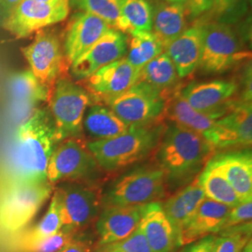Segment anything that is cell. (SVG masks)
<instances>
[{
  "label": "cell",
  "instance_id": "1",
  "mask_svg": "<svg viewBox=\"0 0 252 252\" xmlns=\"http://www.w3.org/2000/svg\"><path fill=\"white\" fill-rule=\"evenodd\" d=\"M214 151L203 135L169 123L154 152V162L165 173L168 189H180L198 176Z\"/></svg>",
  "mask_w": 252,
  "mask_h": 252
},
{
  "label": "cell",
  "instance_id": "2",
  "mask_svg": "<svg viewBox=\"0 0 252 252\" xmlns=\"http://www.w3.org/2000/svg\"><path fill=\"white\" fill-rule=\"evenodd\" d=\"M58 144L52 115L47 109L36 108L16 133L11 159L13 180L32 183L48 181V163Z\"/></svg>",
  "mask_w": 252,
  "mask_h": 252
},
{
  "label": "cell",
  "instance_id": "3",
  "mask_svg": "<svg viewBox=\"0 0 252 252\" xmlns=\"http://www.w3.org/2000/svg\"><path fill=\"white\" fill-rule=\"evenodd\" d=\"M165 126L166 124L160 121L133 127L125 134L108 139L89 141L86 146L103 171H118L143 162L154 153Z\"/></svg>",
  "mask_w": 252,
  "mask_h": 252
},
{
  "label": "cell",
  "instance_id": "4",
  "mask_svg": "<svg viewBox=\"0 0 252 252\" xmlns=\"http://www.w3.org/2000/svg\"><path fill=\"white\" fill-rule=\"evenodd\" d=\"M168 190L166 175L155 162L121 174L102 189V207L145 206L160 202Z\"/></svg>",
  "mask_w": 252,
  "mask_h": 252
},
{
  "label": "cell",
  "instance_id": "5",
  "mask_svg": "<svg viewBox=\"0 0 252 252\" xmlns=\"http://www.w3.org/2000/svg\"><path fill=\"white\" fill-rule=\"evenodd\" d=\"M53 185L12 180L0 193V228L16 232L27 225L49 198Z\"/></svg>",
  "mask_w": 252,
  "mask_h": 252
},
{
  "label": "cell",
  "instance_id": "6",
  "mask_svg": "<svg viewBox=\"0 0 252 252\" xmlns=\"http://www.w3.org/2000/svg\"><path fill=\"white\" fill-rule=\"evenodd\" d=\"M102 172L83 138L71 137L54 149L47 167V180L52 185L66 180L98 184Z\"/></svg>",
  "mask_w": 252,
  "mask_h": 252
},
{
  "label": "cell",
  "instance_id": "7",
  "mask_svg": "<svg viewBox=\"0 0 252 252\" xmlns=\"http://www.w3.org/2000/svg\"><path fill=\"white\" fill-rule=\"evenodd\" d=\"M49 102L58 142L81 137L83 118L92 103L90 94L69 79L61 77L54 83Z\"/></svg>",
  "mask_w": 252,
  "mask_h": 252
},
{
  "label": "cell",
  "instance_id": "8",
  "mask_svg": "<svg viewBox=\"0 0 252 252\" xmlns=\"http://www.w3.org/2000/svg\"><path fill=\"white\" fill-rule=\"evenodd\" d=\"M239 36L231 26L211 22L203 25L200 70L206 74L225 72L249 58Z\"/></svg>",
  "mask_w": 252,
  "mask_h": 252
},
{
  "label": "cell",
  "instance_id": "9",
  "mask_svg": "<svg viewBox=\"0 0 252 252\" xmlns=\"http://www.w3.org/2000/svg\"><path fill=\"white\" fill-rule=\"evenodd\" d=\"M57 195L62 227L75 232L94 221L102 208V189L95 183L64 182L54 191Z\"/></svg>",
  "mask_w": 252,
  "mask_h": 252
},
{
  "label": "cell",
  "instance_id": "10",
  "mask_svg": "<svg viewBox=\"0 0 252 252\" xmlns=\"http://www.w3.org/2000/svg\"><path fill=\"white\" fill-rule=\"evenodd\" d=\"M165 94L143 82L109 100V108L130 128L160 122L165 104Z\"/></svg>",
  "mask_w": 252,
  "mask_h": 252
},
{
  "label": "cell",
  "instance_id": "11",
  "mask_svg": "<svg viewBox=\"0 0 252 252\" xmlns=\"http://www.w3.org/2000/svg\"><path fill=\"white\" fill-rule=\"evenodd\" d=\"M69 0L54 4L23 0L2 27L13 36L26 37L63 21L69 13Z\"/></svg>",
  "mask_w": 252,
  "mask_h": 252
},
{
  "label": "cell",
  "instance_id": "12",
  "mask_svg": "<svg viewBox=\"0 0 252 252\" xmlns=\"http://www.w3.org/2000/svg\"><path fill=\"white\" fill-rule=\"evenodd\" d=\"M31 72L36 79L49 87L54 88V83L61 78L64 68V58L58 36L54 32L41 29L37 31L34 41L22 49Z\"/></svg>",
  "mask_w": 252,
  "mask_h": 252
},
{
  "label": "cell",
  "instance_id": "13",
  "mask_svg": "<svg viewBox=\"0 0 252 252\" xmlns=\"http://www.w3.org/2000/svg\"><path fill=\"white\" fill-rule=\"evenodd\" d=\"M238 85L233 81L191 82L180 90L181 95L199 112L220 119L237 105L234 99Z\"/></svg>",
  "mask_w": 252,
  "mask_h": 252
},
{
  "label": "cell",
  "instance_id": "14",
  "mask_svg": "<svg viewBox=\"0 0 252 252\" xmlns=\"http://www.w3.org/2000/svg\"><path fill=\"white\" fill-rule=\"evenodd\" d=\"M205 138L215 150L245 149L252 142V101L241 100L218 119Z\"/></svg>",
  "mask_w": 252,
  "mask_h": 252
},
{
  "label": "cell",
  "instance_id": "15",
  "mask_svg": "<svg viewBox=\"0 0 252 252\" xmlns=\"http://www.w3.org/2000/svg\"><path fill=\"white\" fill-rule=\"evenodd\" d=\"M139 73L126 58H122L103 66L84 81L92 97L108 103L134 86Z\"/></svg>",
  "mask_w": 252,
  "mask_h": 252
},
{
  "label": "cell",
  "instance_id": "16",
  "mask_svg": "<svg viewBox=\"0 0 252 252\" xmlns=\"http://www.w3.org/2000/svg\"><path fill=\"white\" fill-rule=\"evenodd\" d=\"M128 47L125 33L109 29L99 40L70 64L76 80H86L108 63L125 57Z\"/></svg>",
  "mask_w": 252,
  "mask_h": 252
},
{
  "label": "cell",
  "instance_id": "17",
  "mask_svg": "<svg viewBox=\"0 0 252 252\" xmlns=\"http://www.w3.org/2000/svg\"><path fill=\"white\" fill-rule=\"evenodd\" d=\"M110 27L95 15L81 11L70 21L64 39L66 63L71 64L104 36Z\"/></svg>",
  "mask_w": 252,
  "mask_h": 252
},
{
  "label": "cell",
  "instance_id": "18",
  "mask_svg": "<svg viewBox=\"0 0 252 252\" xmlns=\"http://www.w3.org/2000/svg\"><path fill=\"white\" fill-rule=\"evenodd\" d=\"M231 208L206 197L181 228L178 240L179 247L193 243L211 234H218L223 228Z\"/></svg>",
  "mask_w": 252,
  "mask_h": 252
},
{
  "label": "cell",
  "instance_id": "19",
  "mask_svg": "<svg viewBox=\"0 0 252 252\" xmlns=\"http://www.w3.org/2000/svg\"><path fill=\"white\" fill-rule=\"evenodd\" d=\"M146 206L102 207L95 226L99 246L122 241L135 232Z\"/></svg>",
  "mask_w": 252,
  "mask_h": 252
},
{
  "label": "cell",
  "instance_id": "20",
  "mask_svg": "<svg viewBox=\"0 0 252 252\" xmlns=\"http://www.w3.org/2000/svg\"><path fill=\"white\" fill-rule=\"evenodd\" d=\"M241 200L252 198V155L248 148L219 153L210 159Z\"/></svg>",
  "mask_w": 252,
  "mask_h": 252
},
{
  "label": "cell",
  "instance_id": "21",
  "mask_svg": "<svg viewBox=\"0 0 252 252\" xmlns=\"http://www.w3.org/2000/svg\"><path fill=\"white\" fill-rule=\"evenodd\" d=\"M138 228L144 234L153 252H171L179 247L175 229L160 202L146 206Z\"/></svg>",
  "mask_w": 252,
  "mask_h": 252
},
{
  "label": "cell",
  "instance_id": "22",
  "mask_svg": "<svg viewBox=\"0 0 252 252\" xmlns=\"http://www.w3.org/2000/svg\"><path fill=\"white\" fill-rule=\"evenodd\" d=\"M203 25L187 28L164 50L174 63L178 76L183 79L198 67L202 53Z\"/></svg>",
  "mask_w": 252,
  "mask_h": 252
},
{
  "label": "cell",
  "instance_id": "23",
  "mask_svg": "<svg viewBox=\"0 0 252 252\" xmlns=\"http://www.w3.org/2000/svg\"><path fill=\"white\" fill-rule=\"evenodd\" d=\"M9 92L13 105L25 113L26 120L37 105L49 101L52 94V90L38 81L31 70L12 75L9 80Z\"/></svg>",
  "mask_w": 252,
  "mask_h": 252
},
{
  "label": "cell",
  "instance_id": "24",
  "mask_svg": "<svg viewBox=\"0 0 252 252\" xmlns=\"http://www.w3.org/2000/svg\"><path fill=\"white\" fill-rule=\"evenodd\" d=\"M162 119L185 129L195 132L204 137L215 125L217 118L203 114L192 108L181 95L180 90L173 91L166 97Z\"/></svg>",
  "mask_w": 252,
  "mask_h": 252
},
{
  "label": "cell",
  "instance_id": "25",
  "mask_svg": "<svg viewBox=\"0 0 252 252\" xmlns=\"http://www.w3.org/2000/svg\"><path fill=\"white\" fill-rule=\"evenodd\" d=\"M205 198L206 195L200 185L197 176L194 180L178 189L171 197L162 204L165 215L175 229L178 240L181 228L188 221L200 203Z\"/></svg>",
  "mask_w": 252,
  "mask_h": 252
},
{
  "label": "cell",
  "instance_id": "26",
  "mask_svg": "<svg viewBox=\"0 0 252 252\" xmlns=\"http://www.w3.org/2000/svg\"><path fill=\"white\" fill-rule=\"evenodd\" d=\"M186 6L167 2L153 7V32L165 49L187 29Z\"/></svg>",
  "mask_w": 252,
  "mask_h": 252
},
{
  "label": "cell",
  "instance_id": "27",
  "mask_svg": "<svg viewBox=\"0 0 252 252\" xmlns=\"http://www.w3.org/2000/svg\"><path fill=\"white\" fill-rule=\"evenodd\" d=\"M82 128L93 139L92 141L112 138L130 129L110 108L102 104H94L87 108Z\"/></svg>",
  "mask_w": 252,
  "mask_h": 252
},
{
  "label": "cell",
  "instance_id": "28",
  "mask_svg": "<svg viewBox=\"0 0 252 252\" xmlns=\"http://www.w3.org/2000/svg\"><path fill=\"white\" fill-rule=\"evenodd\" d=\"M179 76L166 53L158 55L140 69L137 82H143L167 96L177 89Z\"/></svg>",
  "mask_w": 252,
  "mask_h": 252
},
{
  "label": "cell",
  "instance_id": "29",
  "mask_svg": "<svg viewBox=\"0 0 252 252\" xmlns=\"http://www.w3.org/2000/svg\"><path fill=\"white\" fill-rule=\"evenodd\" d=\"M198 180L207 198L231 207L238 205L242 201L211 160L207 162L199 174Z\"/></svg>",
  "mask_w": 252,
  "mask_h": 252
},
{
  "label": "cell",
  "instance_id": "30",
  "mask_svg": "<svg viewBox=\"0 0 252 252\" xmlns=\"http://www.w3.org/2000/svg\"><path fill=\"white\" fill-rule=\"evenodd\" d=\"M62 226L59 202L56 193L54 192L45 216L35 227L29 229L24 236H22L19 242L20 250L23 252H27L34 245L56 234Z\"/></svg>",
  "mask_w": 252,
  "mask_h": 252
},
{
  "label": "cell",
  "instance_id": "31",
  "mask_svg": "<svg viewBox=\"0 0 252 252\" xmlns=\"http://www.w3.org/2000/svg\"><path fill=\"white\" fill-rule=\"evenodd\" d=\"M103 20L111 29L127 33L119 0H69V6Z\"/></svg>",
  "mask_w": 252,
  "mask_h": 252
},
{
  "label": "cell",
  "instance_id": "32",
  "mask_svg": "<svg viewBox=\"0 0 252 252\" xmlns=\"http://www.w3.org/2000/svg\"><path fill=\"white\" fill-rule=\"evenodd\" d=\"M128 49L127 61L137 69H141L155 57L162 54L164 48L161 40L153 32L132 33Z\"/></svg>",
  "mask_w": 252,
  "mask_h": 252
},
{
  "label": "cell",
  "instance_id": "33",
  "mask_svg": "<svg viewBox=\"0 0 252 252\" xmlns=\"http://www.w3.org/2000/svg\"><path fill=\"white\" fill-rule=\"evenodd\" d=\"M121 10L127 27V33L152 31L153 6L149 0L121 1Z\"/></svg>",
  "mask_w": 252,
  "mask_h": 252
},
{
  "label": "cell",
  "instance_id": "34",
  "mask_svg": "<svg viewBox=\"0 0 252 252\" xmlns=\"http://www.w3.org/2000/svg\"><path fill=\"white\" fill-rule=\"evenodd\" d=\"M218 234L213 252H242L252 240V221L224 228Z\"/></svg>",
  "mask_w": 252,
  "mask_h": 252
},
{
  "label": "cell",
  "instance_id": "35",
  "mask_svg": "<svg viewBox=\"0 0 252 252\" xmlns=\"http://www.w3.org/2000/svg\"><path fill=\"white\" fill-rule=\"evenodd\" d=\"M249 10V0H213L209 10L213 22L232 26L239 22Z\"/></svg>",
  "mask_w": 252,
  "mask_h": 252
},
{
  "label": "cell",
  "instance_id": "36",
  "mask_svg": "<svg viewBox=\"0 0 252 252\" xmlns=\"http://www.w3.org/2000/svg\"><path fill=\"white\" fill-rule=\"evenodd\" d=\"M77 232L62 227L56 234L34 245L27 252H59L75 238Z\"/></svg>",
  "mask_w": 252,
  "mask_h": 252
},
{
  "label": "cell",
  "instance_id": "37",
  "mask_svg": "<svg viewBox=\"0 0 252 252\" xmlns=\"http://www.w3.org/2000/svg\"><path fill=\"white\" fill-rule=\"evenodd\" d=\"M105 246L117 252H153L144 234L138 227L124 240Z\"/></svg>",
  "mask_w": 252,
  "mask_h": 252
},
{
  "label": "cell",
  "instance_id": "38",
  "mask_svg": "<svg viewBox=\"0 0 252 252\" xmlns=\"http://www.w3.org/2000/svg\"><path fill=\"white\" fill-rule=\"evenodd\" d=\"M252 198L242 200L238 205L231 208L222 229L252 221Z\"/></svg>",
  "mask_w": 252,
  "mask_h": 252
},
{
  "label": "cell",
  "instance_id": "39",
  "mask_svg": "<svg viewBox=\"0 0 252 252\" xmlns=\"http://www.w3.org/2000/svg\"><path fill=\"white\" fill-rule=\"evenodd\" d=\"M213 0H187L186 7L191 18H197L212 8Z\"/></svg>",
  "mask_w": 252,
  "mask_h": 252
},
{
  "label": "cell",
  "instance_id": "40",
  "mask_svg": "<svg viewBox=\"0 0 252 252\" xmlns=\"http://www.w3.org/2000/svg\"><path fill=\"white\" fill-rule=\"evenodd\" d=\"M216 235L210 234L205 236L190 245L184 252H213Z\"/></svg>",
  "mask_w": 252,
  "mask_h": 252
},
{
  "label": "cell",
  "instance_id": "41",
  "mask_svg": "<svg viewBox=\"0 0 252 252\" xmlns=\"http://www.w3.org/2000/svg\"><path fill=\"white\" fill-rule=\"evenodd\" d=\"M92 242L85 239H73L59 252H92Z\"/></svg>",
  "mask_w": 252,
  "mask_h": 252
},
{
  "label": "cell",
  "instance_id": "42",
  "mask_svg": "<svg viewBox=\"0 0 252 252\" xmlns=\"http://www.w3.org/2000/svg\"><path fill=\"white\" fill-rule=\"evenodd\" d=\"M23 0H0V24L9 18V15L16 9Z\"/></svg>",
  "mask_w": 252,
  "mask_h": 252
},
{
  "label": "cell",
  "instance_id": "43",
  "mask_svg": "<svg viewBox=\"0 0 252 252\" xmlns=\"http://www.w3.org/2000/svg\"><path fill=\"white\" fill-rule=\"evenodd\" d=\"M164 1L171 4H180L184 6H186V3H187V0H164Z\"/></svg>",
  "mask_w": 252,
  "mask_h": 252
},
{
  "label": "cell",
  "instance_id": "44",
  "mask_svg": "<svg viewBox=\"0 0 252 252\" xmlns=\"http://www.w3.org/2000/svg\"><path fill=\"white\" fill-rule=\"evenodd\" d=\"M114 252V251H112V250H109L108 248H107L106 246H99L98 247V249L96 250V252Z\"/></svg>",
  "mask_w": 252,
  "mask_h": 252
},
{
  "label": "cell",
  "instance_id": "45",
  "mask_svg": "<svg viewBox=\"0 0 252 252\" xmlns=\"http://www.w3.org/2000/svg\"><path fill=\"white\" fill-rule=\"evenodd\" d=\"M37 2H42V3H50V4H54V3H59L63 1H67V0H35Z\"/></svg>",
  "mask_w": 252,
  "mask_h": 252
},
{
  "label": "cell",
  "instance_id": "46",
  "mask_svg": "<svg viewBox=\"0 0 252 252\" xmlns=\"http://www.w3.org/2000/svg\"><path fill=\"white\" fill-rule=\"evenodd\" d=\"M242 252H252V240L249 241V243L245 246Z\"/></svg>",
  "mask_w": 252,
  "mask_h": 252
},
{
  "label": "cell",
  "instance_id": "47",
  "mask_svg": "<svg viewBox=\"0 0 252 252\" xmlns=\"http://www.w3.org/2000/svg\"><path fill=\"white\" fill-rule=\"evenodd\" d=\"M119 1H120V2H121V1H124V0H119Z\"/></svg>",
  "mask_w": 252,
  "mask_h": 252
}]
</instances>
